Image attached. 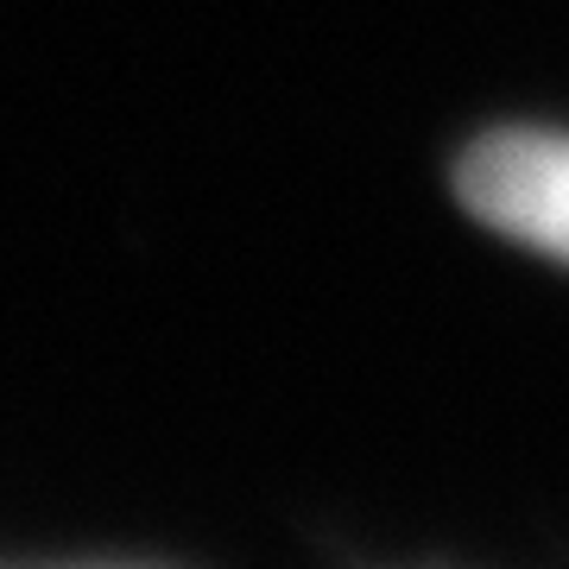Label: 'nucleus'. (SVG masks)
<instances>
[{"label":"nucleus","mask_w":569,"mask_h":569,"mask_svg":"<svg viewBox=\"0 0 569 569\" xmlns=\"http://www.w3.org/2000/svg\"><path fill=\"white\" fill-rule=\"evenodd\" d=\"M456 190L475 222L569 266V133L507 127L468 146Z\"/></svg>","instance_id":"obj_1"}]
</instances>
